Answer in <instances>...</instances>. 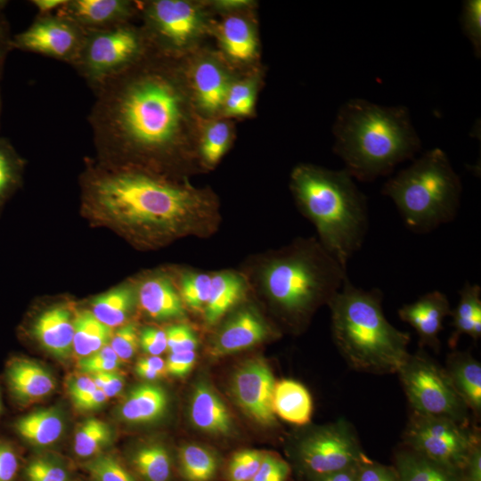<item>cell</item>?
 Masks as SVG:
<instances>
[{"instance_id": "7dc6e473", "label": "cell", "mask_w": 481, "mask_h": 481, "mask_svg": "<svg viewBox=\"0 0 481 481\" xmlns=\"http://www.w3.org/2000/svg\"><path fill=\"white\" fill-rule=\"evenodd\" d=\"M20 471L19 450L9 440L0 438V481H17Z\"/></svg>"}, {"instance_id": "680465c9", "label": "cell", "mask_w": 481, "mask_h": 481, "mask_svg": "<svg viewBox=\"0 0 481 481\" xmlns=\"http://www.w3.org/2000/svg\"><path fill=\"white\" fill-rule=\"evenodd\" d=\"M108 399L103 391L97 388L75 404L74 407L79 411H93L101 408Z\"/></svg>"}, {"instance_id": "d6986e66", "label": "cell", "mask_w": 481, "mask_h": 481, "mask_svg": "<svg viewBox=\"0 0 481 481\" xmlns=\"http://www.w3.org/2000/svg\"><path fill=\"white\" fill-rule=\"evenodd\" d=\"M268 335L261 319L249 310L235 314L221 330L211 347L213 356H223L249 348Z\"/></svg>"}, {"instance_id": "5bb4252c", "label": "cell", "mask_w": 481, "mask_h": 481, "mask_svg": "<svg viewBox=\"0 0 481 481\" xmlns=\"http://www.w3.org/2000/svg\"><path fill=\"white\" fill-rule=\"evenodd\" d=\"M151 33L165 45L179 48L196 33L200 17L197 10L183 0H157L144 10Z\"/></svg>"}, {"instance_id": "6da1fadb", "label": "cell", "mask_w": 481, "mask_h": 481, "mask_svg": "<svg viewBox=\"0 0 481 481\" xmlns=\"http://www.w3.org/2000/svg\"><path fill=\"white\" fill-rule=\"evenodd\" d=\"M84 209L133 238L159 242L197 232L210 211L198 192L134 166L88 164Z\"/></svg>"}, {"instance_id": "ac0fdd59", "label": "cell", "mask_w": 481, "mask_h": 481, "mask_svg": "<svg viewBox=\"0 0 481 481\" xmlns=\"http://www.w3.org/2000/svg\"><path fill=\"white\" fill-rule=\"evenodd\" d=\"M73 321L65 306H53L33 320L29 333L48 353L67 359L73 351Z\"/></svg>"}, {"instance_id": "6f0895ef", "label": "cell", "mask_w": 481, "mask_h": 481, "mask_svg": "<svg viewBox=\"0 0 481 481\" xmlns=\"http://www.w3.org/2000/svg\"><path fill=\"white\" fill-rule=\"evenodd\" d=\"M12 37L11 35L10 25L3 12H0V79L3 74L4 61L11 50Z\"/></svg>"}, {"instance_id": "836d02e7", "label": "cell", "mask_w": 481, "mask_h": 481, "mask_svg": "<svg viewBox=\"0 0 481 481\" xmlns=\"http://www.w3.org/2000/svg\"><path fill=\"white\" fill-rule=\"evenodd\" d=\"M132 464L145 481H168L171 477L170 455L159 444L138 449L132 456Z\"/></svg>"}, {"instance_id": "d590c367", "label": "cell", "mask_w": 481, "mask_h": 481, "mask_svg": "<svg viewBox=\"0 0 481 481\" xmlns=\"http://www.w3.org/2000/svg\"><path fill=\"white\" fill-rule=\"evenodd\" d=\"M24 160L11 142L0 137V212L21 183Z\"/></svg>"}, {"instance_id": "4fadbf2b", "label": "cell", "mask_w": 481, "mask_h": 481, "mask_svg": "<svg viewBox=\"0 0 481 481\" xmlns=\"http://www.w3.org/2000/svg\"><path fill=\"white\" fill-rule=\"evenodd\" d=\"M275 382L269 366L260 359L243 363L235 372L232 392L239 405L256 421L276 423L273 406Z\"/></svg>"}, {"instance_id": "44dd1931", "label": "cell", "mask_w": 481, "mask_h": 481, "mask_svg": "<svg viewBox=\"0 0 481 481\" xmlns=\"http://www.w3.org/2000/svg\"><path fill=\"white\" fill-rule=\"evenodd\" d=\"M191 420L199 429L228 436L232 432L230 413L217 394L207 384L196 385L191 401Z\"/></svg>"}, {"instance_id": "be15d7a7", "label": "cell", "mask_w": 481, "mask_h": 481, "mask_svg": "<svg viewBox=\"0 0 481 481\" xmlns=\"http://www.w3.org/2000/svg\"><path fill=\"white\" fill-rule=\"evenodd\" d=\"M3 412H4V404H3L2 394H1V389H0V419H1V416L3 415Z\"/></svg>"}, {"instance_id": "681fc988", "label": "cell", "mask_w": 481, "mask_h": 481, "mask_svg": "<svg viewBox=\"0 0 481 481\" xmlns=\"http://www.w3.org/2000/svg\"><path fill=\"white\" fill-rule=\"evenodd\" d=\"M357 481H399V477L393 465H384L369 458L359 465Z\"/></svg>"}, {"instance_id": "bcb514c9", "label": "cell", "mask_w": 481, "mask_h": 481, "mask_svg": "<svg viewBox=\"0 0 481 481\" xmlns=\"http://www.w3.org/2000/svg\"><path fill=\"white\" fill-rule=\"evenodd\" d=\"M290 466L278 454L265 452L261 466L250 481H288Z\"/></svg>"}, {"instance_id": "db71d44e", "label": "cell", "mask_w": 481, "mask_h": 481, "mask_svg": "<svg viewBox=\"0 0 481 481\" xmlns=\"http://www.w3.org/2000/svg\"><path fill=\"white\" fill-rule=\"evenodd\" d=\"M90 376L96 387L103 391L108 398L118 395L125 384L124 376L117 371L95 373Z\"/></svg>"}, {"instance_id": "52a82bcc", "label": "cell", "mask_w": 481, "mask_h": 481, "mask_svg": "<svg viewBox=\"0 0 481 481\" xmlns=\"http://www.w3.org/2000/svg\"><path fill=\"white\" fill-rule=\"evenodd\" d=\"M347 278L346 269L322 245L305 242L268 264L264 286L284 314L299 321L316 306L329 304Z\"/></svg>"}, {"instance_id": "c3c4849f", "label": "cell", "mask_w": 481, "mask_h": 481, "mask_svg": "<svg viewBox=\"0 0 481 481\" xmlns=\"http://www.w3.org/2000/svg\"><path fill=\"white\" fill-rule=\"evenodd\" d=\"M167 349L170 354L194 351L198 339L192 330L186 324L179 323L166 330Z\"/></svg>"}, {"instance_id": "9a60e30c", "label": "cell", "mask_w": 481, "mask_h": 481, "mask_svg": "<svg viewBox=\"0 0 481 481\" xmlns=\"http://www.w3.org/2000/svg\"><path fill=\"white\" fill-rule=\"evenodd\" d=\"M4 380L11 400L20 408L43 399L55 388L50 371L37 362L19 355L7 360Z\"/></svg>"}, {"instance_id": "f5cc1de1", "label": "cell", "mask_w": 481, "mask_h": 481, "mask_svg": "<svg viewBox=\"0 0 481 481\" xmlns=\"http://www.w3.org/2000/svg\"><path fill=\"white\" fill-rule=\"evenodd\" d=\"M196 360L194 351L169 354L166 361V371L174 377H184L192 369Z\"/></svg>"}, {"instance_id": "8992f818", "label": "cell", "mask_w": 481, "mask_h": 481, "mask_svg": "<svg viewBox=\"0 0 481 481\" xmlns=\"http://www.w3.org/2000/svg\"><path fill=\"white\" fill-rule=\"evenodd\" d=\"M462 186L444 151L425 152L383 186L382 193L396 206L405 226L426 233L453 220Z\"/></svg>"}, {"instance_id": "f6af8a7d", "label": "cell", "mask_w": 481, "mask_h": 481, "mask_svg": "<svg viewBox=\"0 0 481 481\" xmlns=\"http://www.w3.org/2000/svg\"><path fill=\"white\" fill-rule=\"evenodd\" d=\"M110 346L122 363L128 362L139 346V332L135 323L121 325L113 332Z\"/></svg>"}, {"instance_id": "11a10c76", "label": "cell", "mask_w": 481, "mask_h": 481, "mask_svg": "<svg viewBox=\"0 0 481 481\" xmlns=\"http://www.w3.org/2000/svg\"><path fill=\"white\" fill-rule=\"evenodd\" d=\"M97 389L92 377L87 374H82L70 379L68 382V393L73 405L77 404L84 397L90 395Z\"/></svg>"}, {"instance_id": "484cf974", "label": "cell", "mask_w": 481, "mask_h": 481, "mask_svg": "<svg viewBox=\"0 0 481 481\" xmlns=\"http://www.w3.org/2000/svg\"><path fill=\"white\" fill-rule=\"evenodd\" d=\"M273 406L275 415L298 426L308 424L313 413L309 391L293 379H281L275 383Z\"/></svg>"}, {"instance_id": "30bf717a", "label": "cell", "mask_w": 481, "mask_h": 481, "mask_svg": "<svg viewBox=\"0 0 481 481\" xmlns=\"http://www.w3.org/2000/svg\"><path fill=\"white\" fill-rule=\"evenodd\" d=\"M295 456L310 481L369 459L355 428L344 419L306 433L297 444Z\"/></svg>"}, {"instance_id": "d6a6232c", "label": "cell", "mask_w": 481, "mask_h": 481, "mask_svg": "<svg viewBox=\"0 0 481 481\" xmlns=\"http://www.w3.org/2000/svg\"><path fill=\"white\" fill-rule=\"evenodd\" d=\"M112 440L110 427L97 418H87L75 433L73 450L80 459H92L99 454Z\"/></svg>"}, {"instance_id": "5b68a950", "label": "cell", "mask_w": 481, "mask_h": 481, "mask_svg": "<svg viewBox=\"0 0 481 481\" xmlns=\"http://www.w3.org/2000/svg\"><path fill=\"white\" fill-rule=\"evenodd\" d=\"M291 188L305 215L316 226L322 247L345 268L364 240L369 219L364 195L346 169L299 166Z\"/></svg>"}, {"instance_id": "7bdbcfd3", "label": "cell", "mask_w": 481, "mask_h": 481, "mask_svg": "<svg viewBox=\"0 0 481 481\" xmlns=\"http://www.w3.org/2000/svg\"><path fill=\"white\" fill-rule=\"evenodd\" d=\"M122 363L109 344L94 354L78 359L77 367L82 374L92 375L117 371Z\"/></svg>"}, {"instance_id": "8fae6325", "label": "cell", "mask_w": 481, "mask_h": 481, "mask_svg": "<svg viewBox=\"0 0 481 481\" xmlns=\"http://www.w3.org/2000/svg\"><path fill=\"white\" fill-rule=\"evenodd\" d=\"M479 429L450 419L412 412L403 435V444L443 464L462 470Z\"/></svg>"}, {"instance_id": "7c38bea8", "label": "cell", "mask_w": 481, "mask_h": 481, "mask_svg": "<svg viewBox=\"0 0 481 481\" xmlns=\"http://www.w3.org/2000/svg\"><path fill=\"white\" fill-rule=\"evenodd\" d=\"M86 33L56 13H37L26 29L12 36V46L71 64L82 47Z\"/></svg>"}, {"instance_id": "003e7915", "label": "cell", "mask_w": 481, "mask_h": 481, "mask_svg": "<svg viewBox=\"0 0 481 481\" xmlns=\"http://www.w3.org/2000/svg\"><path fill=\"white\" fill-rule=\"evenodd\" d=\"M94 481V480H93Z\"/></svg>"}, {"instance_id": "f546056e", "label": "cell", "mask_w": 481, "mask_h": 481, "mask_svg": "<svg viewBox=\"0 0 481 481\" xmlns=\"http://www.w3.org/2000/svg\"><path fill=\"white\" fill-rule=\"evenodd\" d=\"M73 352L77 356H89L110 344L112 329L101 322L90 311H82L73 321Z\"/></svg>"}, {"instance_id": "3957f363", "label": "cell", "mask_w": 481, "mask_h": 481, "mask_svg": "<svg viewBox=\"0 0 481 481\" xmlns=\"http://www.w3.org/2000/svg\"><path fill=\"white\" fill-rule=\"evenodd\" d=\"M334 134L344 169L363 182L389 174L421 147L405 106H381L363 99L341 105Z\"/></svg>"}, {"instance_id": "60d3db41", "label": "cell", "mask_w": 481, "mask_h": 481, "mask_svg": "<svg viewBox=\"0 0 481 481\" xmlns=\"http://www.w3.org/2000/svg\"><path fill=\"white\" fill-rule=\"evenodd\" d=\"M211 286V276L206 273H189L182 280V298L193 310L205 308Z\"/></svg>"}, {"instance_id": "8d00e7d4", "label": "cell", "mask_w": 481, "mask_h": 481, "mask_svg": "<svg viewBox=\"0 0 481 481\" xmlns=\"http://www.w3.org/2000/svg\"><path fill=\"white\" fill-rule=\"evenodd\" d=\"M21 475L24 481H71L69 469L49 457L30 459L22 468Z\"/></svg>"}, {"instance_id": "cb8c5ba5", "label": "cell", "mask_w": 481, "mask_h": 481, "mask_svg": "<svg viewBox=\"0 0 481 481\" xmlns=\"http://www.w3.org/2000/svg\"><path fill=\"white\" fill-rule=\"evenodd\" d=\"M167 407L165 390L159 386L144 383L130 390L120 405L118 415L127 423H148L161 418Z\"/></svg>"}, {"instance_id": "e0dca14e", "label": "cell", "mask_w": 481, "mask_h": 481, "mask_svg": "<svg viewBox=\"0 0 481 481\" xmlns=\"http://www.w3.org/2000/svg\"><path fill=\"white\" fill-rule=\"evenodd\" d=\"M133 11L125 0H67L55 13L91 31L127 22Z\"/></svg>"}, {"instance_id": "e575fe53", "label": "cell", "mask_w": 481, "mask_h": 481, "mask_svg": "<svg viewBox=\"0 0 481 481\" xmlns=\"http://www.w3.org/2000/svg\"><path fill=\"white\" fill-rule=\"evenodd\" d=\"M180 471L187 481H209L216 471V456L205 447L189 444L179 452Z\"/></svg>"}, {"instance_id": "7402d4cb", "label": "cell", "mask_w": 481, "mask_h": 481, "mask_svg": "<svg viewBox=\"0 0 481 481\" xmlns=\"http://www.w3.org/2000/svg\"><path fill=\"white\" fill-rule=\"evenodd\" d=\"M399 481H463L461 469L429 459L405 445L394 454Z\"/></svg>"}, {"instance_id": "83f0119b", "label": "cell", "mask_w": 481, "mask_h": 481, "mask_svg": "<svg viewBox=\"0 0 481 481\" xmlns=\"http://www.w3.org/2000/svg\"><path fill=\"white\" fill-rule=\"evenodd\" d=\"M193 83L199 104L204 110L215 112L224 105L230 84L216 63L200 62L195 68Z\"/></svg>"}, {"instance_id": "ffe728a7", "label": "cell", "mask_w": 481, "mask_h": 481, "mask_svg": "<svg viewBox=\"0 0 481 481\" xmlns=\"http://www.w3.org/2000/svg\"><path fill=\"white\" fill-rule=\"evenodd\" d=\"M445 371L461 398L476 419L481 414V364L466 351L447 355Z\"/></svg>"}, {"instance_id": "816d5d0a", "label": "cell", "mask_w": 481, "mask_h": 481, "mask_svg": "<svg viewBox=\"0 0 481 481\" xmlns=\"http://www.w3.org/2000/svg\"><path fill=\"white\" fill-rule=\"evenodd\" d=\"M135 370L140 378L147 380H156L167 375L166 361L158 355L139 359Z\"/></svg>"}, {"instance_id": "91938a15", "label": "cell", "mask_w": 481, "mask_h": 481, "mask_svg": "<svg viewBox=\"0 0 481 481\" xmlns=\"http://www.w3.org/2000/svg\"><path fill=\"white\" fill-rule=\"evenodd\" d=\"M359 465L325 475L315 481H357Z\"/></svg>"}, {"instance_id": "f907efd6", "label": "cell", "mask_w": 481, "mask_h": 481, "mask_svg": "<svg viewBox=\"0 0 481 481\" xmlns=\"http://www.w3.org/2000/svg\"><path fill=\"white\" fill-rule=\"evenodd\" d=\"M139 346L150 355H159L167 347L166 332L155 328H145L139 333Z\"/></svg>"}, {"instance_id": "f35d334b", "label": "cell", "mask_w": 481, "mask_h": 481, "mask_svg": "<svg viewBox=\"0 0 481 481\" xmlns=\"http://www.w3.org/2000/svg\"><path fill=\"white\" fill-rule=\"evenodd\" d=\"M230 141V128L227 123L216 121L211 123L206 129L201 153L209 164L216 163L224 154Z\"/></svg>"}, {"instance_id": "f1b7e54d", "label": "cell", "mask_w": 481, "mask_h": 481, "mask_svg": "<svg viewBox=\"0 0 481 481\" xmlns=\"http://www.w3.org/2000/svg\"><path fill=\"white\" fill-rule=\"evenodd\" d=\"M244 281L238 274L230 272L211 276L208 299L205 306L208 322H216L242 296Z\"/></svg>"}, {"instance_id": "9c48e42d", "label": "cell", "mask_w": 481, "mask_h": 481, "mask_svg": "<svg viewBox=\"0 0 481 481\" xmlns=\"http://www.w3.org/2000/svg\"><path fill=\"white\" fill-rule=\"evenodd\" d=\"M143 39L128 22L86 31L82 47L70 65L94 91L138 62L144 46Z\"/></svg>"}, {"instance_id": "277c9868", "label": "cell", "mask_w": 481, "mask_h": 481, "mask_svg": "<svg viewBox=\"0 0 481 481\" xmlns=\"http://www.w3.org/2000/svg\"><path fill=\"white\" fill-rule=\"evenodd\" d=\"M379 289L365 290L347 278L329 302L334 342L355 371L396 373L409 355V333L395 328L382 310Z\"/></svg>"}, {"instance_id": "b9f144b4", "label": "cell", "mask_w": 481, "mask_h": 481, "mask_svg": "<svg viewBox=\"0 0 481 481\" xmlns=\"http://www.w3.org/2000/svg\"><path fill=\"white\" fill-rule=\"evenodd\" d=\"M255 91L250 83L239 82L230 85L224 105L228 114L247 116L254 106Z\"/></svg>"}, {"instance_id": "603a6c76", "label": "cell", "mask_w": 481, "mask_h": 481, "mask_svg": "<svg viewBox=\"0 0 481 481\" xmlns=\"http://www.w3.org/2000/svg\"><path fill=\"white\" fill-rule=\"evenodd\" d=\"M14 434L25 443L45 447L57 442L64 430V420L55 408L33 411L11 424Z\"/></svg>"}, {"instance_id": "ab89813d", "label": "cell", "mask_w": 481, "mask_h": 481, "mask_svg": "<svg viewBox=\"0 0 481 481\" xmlns=\"http://www.w3.org/2000/svg\"><path fill=\"white\" fill-rule=\"evenodd\" d=\"M265 452L243 450L232 455L227 467L228 481H250L259 469Z\"/></svg>"}, {"instance_id": "e7e4bbea", "label": "cell", "mask_w": 481, "mask_h": 481, "mask_svg": "<svg viewBox=\"0 0 481 481\" xmlns=\"http://www.w3.org/2000/svg\"><path fill=\"white\" fill-rule=\"evenodd\" d=\"M8 1L5 0H0V12H3L4 7L8 4Z\"/></svg>"}, {"instance_id": "ee69618b", "label": "cell", "mask_w": 481, "mask_h": 481, "mask_svg": "<svg viewBox=\"0 0 481 481\" xmlns=\"http://www.w3.org/2000/svg\"><path fill=\"white\" fill-rule=\"evenodd\" d=\"M463 33L470 41L477 57L481 54V1L466 0L461 15Z\"/></svg>"}, {"instance_id": "2e32d148", "label": "cell", "mask_w": 481, "mask_h": 481, "mask_svg": "<svg viewBox=\"0 0 481 481\" xmlns=\"http://www.w3.org/2000/svg\"><path fill=\"white\" fill-rule=\"evenodd\" d=\"M451 313L446 295L438 290L428 292L398 310L400 319L415 330L420 348L429 346L435 351L439 349L443 321Z\"/></svg>"}, {"instance_id": "d4e9b609", "label": "cell", "mask_w": 481, "mask_h": 481, "mask_svg": "<svg viewBox=\"0 0 481 481\" xmlns=\"http://www.w3.org/2000/svg\"><path fill=\"white\" fill-rule=\"evenodd\" d=\"M138 298L143 310L156 320H168L184 315L182 300L171 281L156 276L143 281Z\"/></svg>"}, {"instance_id": "03108f58", "label": "cell", "mask_w": 481, "mask_h": 481, "mask_svg": "<svg viewBox=\"0 0 481 481\" xmlns=\"http://www.w3.org/2000/svg\"><path fill=\"white\" fill-rule=\"evenodd\" d=\"M1 109H2V102H1V95H0V116H1Z\"/></svg>"}, {"instance_id": "9f6ffc18", "label": "cell", "mask_w": 481, "mask_h": 481, "mask_svg": "<svg viewBox=\"0 0 481 481\" xmlns=\"http://www.w3.org/2000/svg\"><path fill=\"white\" fill-rule=\"evenodd\" d=\"M461 472L463 481H481V439L473 444Z\"/></svg>"}, {"instance_id": "94428289", "label": "cell", "mask_w": 481, "mask_h": 481, "mask_svg": "<svg viewBox=\"0 0 481 481\" xmlns=\"http://www.w3.org/2000/svg\"><path fill=\"white\" fill-rule=\"evenodd\" d=\"M67 0H32L30 3L37 8L38 14H49L57 12Z\"/></svg>"}, {"instance_id": "4dcf8cb0", "label": "cell", "mask_w": 481, "mask_h": 481, "mask_svg": "<svg viewBox=\"0 0 481 481\" xmlns=\"http://www.w3.org/2000/svg\"><path fill=\"white\" fill-rule=\"evenodd\" d=\"M134 304V290L128 286H120L95 298L92 302V313L112 329L124 324Z\"/></svg>"}, {"instance_id": "4316f807", "label": "cell", "mask_w": 481, "mask_h": 481, "mask_svg": "<svg viewBox=\"0 0 481 481\" xmlns=\"http://www.w3.org/2000/svg\"><path fill=\"white\" fill-rule=\"evenodd\" d=\"M460 300L452 310L453 331L448 343L452 348L462 335L471 337L475 341L481 337V288L477 284L466 282L459 291Z\"/></svg>"}, {"instance_id": "7a4b0ae2", "label": "cell", "mask_w": 481, "mask_h": 481, "mask_svg": "<svg viewBox=\"0 0 481 481\" xmlns=\"http://www.w3.org/2000/svg\"><path fill=\"white\" fill-rule=\"evenodd\" d=\"M133 66L94 90L88 121L98 161L104 164L124 166L134 156L160 155L179 135L183 113L176 86L161 72H135Z\"/></svg>"}, {"instance_id": "1f68e13d", "label": "cell", "mask_w": 481, "mask_h": 481, "mask_svg": "<svg viewBox=\"0 0 481 481\" xmlns=\"http://www.w3.org/2000/svg\"><path fill=\"white\" fill-rule=\"evenodd\" d=\"M220 39L229 56L237 61H249L257 49V42L250 25L242 18L226 19L220 29Z\"/></svg>"}, {"instance_id": "ba28073f", "label": "cell", "mask_w": 481, "mask_h": 481, "mask_svg": "<svg viewBox=\"0 0 481 481\" xmlns=\"http://www.w3.org/2000/svg\"><path fill=\"white\" fill-rule=\"evenodd\" d=\"M412 412L470 426L469 410L445 369L420 348L409 354L397 372Z\"/></svg>"}, {"instance_id": "6125c7cd", "label": "cell", "mask_w": 481, "mask_h": 481, "mask_svg": "<svg viewBox=\"0 0 481 481\" xmlns=\"http://www.w3.org/2000/svg\"><path fill=\"white\" fill-rule=\"evenodd\" d=\"M246 1H224L220 2L221 4H224L225 6H236V5H241L246 4Z\"/></svg>"}, {"instance_id": "74e56055", "label": "cell", "mask_w": 481, "mask_h": 481, "mask_svg": "<svg viewBox=\"0 0 481 481\" xmlns=\"http://www.w3.org/2000/svg\"><path fill=\"white\" fill-rule=\"evenodd\" d=\"M94 481H135L130 472L113 456L99 454L83 464Z\"/></svg>"}]
</instances>
